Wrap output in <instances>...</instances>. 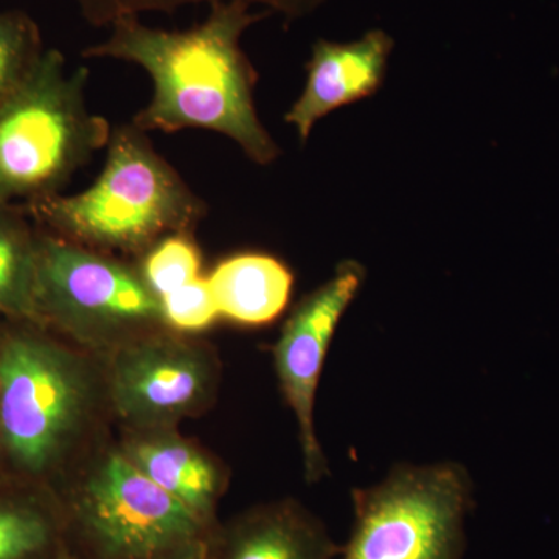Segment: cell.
Masks as SVG:
<instances>
[{"label":"cell","mask_w":559,"mask_h":559,"mask_svg":"<svg viewBox=\"0 0 559 559\" xmlns=\"http://www.w3.org/2000/svg\"><path fill=\"white\" fill-rule=\"evenodd\" d=\"M270 16L246 2L210 5L205 20L187 31H164L140 17H121L108 38L83 50L84 58L131 62L148 73L153 97L135 114L140 130L165 134L205 130L237 143L249 160L271 165L280 148L257 114V70L241 47L250 25Z\"/></svg>","instance_id":"cell-1"},{"label":"cell","mask_w":559,"mask_h":559,"mask_svg":"<svg viewBox=\"0 0 559 559\" xmlns=\"http://www.w3.org/2000/svg\"><path fill=\"white\" fill-rule=\"evenodd\" d=\"M21 207L40 230L106 253H145L168 235L193 234L207 215L205 202L132 121L112 128L91 187Z\"/></svg>","instance_id":"cell-2"},{"label":"cell","mask_w":559,"mask_h":559,"mask_svg":"<svg viewBox=\"0 0 559 559\" xmlns=\"http://www.w3.org/2000/svg\"><path fill=\"white\" fill-rule=\"evenodd\" d=\"M90 69L69 70L46 49L0 103V204L25 205L60 194L108 145L112 124L86 100Z\"/></svg>","instance_id":"cell-3"},{"label":"cell","mask_w":559,"mask_h":559,"mask_svg":"<svg viewBox=\"0 0 559 559\" xmlns=\"http://www.w3.org/2000/svg\"><path fill=\"white\" fill-rule=\"evenodd\" d=\"M39 326L13 322L0 333V452L32 479L66 457L94 399L86 362Z\"/></svg>","instance_id":"cell-4"},{"label":"cell","mask_w":559,"mask_h":559,"mask_svg":"<svg viewBox=\"0 0 559 559\" xmlns=\"http://www.w3.org/2000/svg\"><path fill=\"white\" fill-rule=\"evenodd\" d=\"M60 509L73 559H204L215 527L119 452L103 459Z\"/></svg>","instance_id":"cell-5"},{"label":"cell","mask_w":559,"mask_h":559,"mask_svg":"<svg viewBox=\"0 0 559 559\" xmlns=\"http://www.w3.org/2000/svg\"><path fill=\"white\" fill-rule=\"evenodd\" d=\"M35 308L38 325L92 347H120L165 325L160 299L139 270L40 229Z\"/></svg>","instance_id":"cell-6"},{"label":"cell","mask_w":559,"mask_h":559,"mask_svg":"<svg viewBox=\"0 0 559 559\" xmlns=\"http://www.w3.org/2000/svg\"><path fill=\"white\" fill-rule=\"evenodd\" d=\"M353 520L340 559H462L473 481L454 462L400 465L353 489Z\"/></svg>","instance_id":"cell-7"},{"label":"cell","mask_w":559,"mask_h":559,"mask_svg":"<svg viewBox=\"0 0 559 559\" xmlns=\"http://www.w3.org/2000/svg\"><path fill=\"white\" fill-rule=\"evenodd\" d=\"M366 270L355 260H344L329 282L307 294L283 323L272 347L275 373L286 403L299 426L308 481L329 473L314 429V403L326 355L341 319L356 299Z\"/></svg>","instance_id":"cell-8"},{"label":"cell","mask_w":559,"mask_h":559,"mask_svg":"<svg viewBox=\"0 0 559 559\" xmlns=\"http://www.w3.org/2000/svg\"><path fill=\"white\" fill-rule=\"evenodd\" d=\"M215 367L197 345L154 333L120 345L109 369L114 409L132 428L159 430L207 404Z\"/></svg>","instance_id":"cell-9"},{"label":"cell","mask_w":559,"mask_h":559,"mask_svg":"<svg viewBox=\"0 0 559 559\" xmlns=\"http://www.w3.org/2000/svg\"><path fill=\"white\" fill-rule=\"evenodd\" d=\"M392 49V38L382 31L366 33L353 43L319 39L312 46L305 90L285 116L301 142H307L316 123L333 110L377 94Z\"/></svg>","instance_id":"cell-10"},{"label":"cell","mask_w":559,"mask_h":559,"mask_svg":"<svg viewBox=\"0 0 559 559\" xmlns=\"http://www.w3.org/2000/svg\"><path fill=\"white\" fill-rule=\"evenodd\" d=\"M340 551L314 514L282 500L215 525L204 559H336Z\"/></svg>","instance_id":"cell-11"},{"label":"cell","mask_w":559,"mask_h":559,"mask_svg":"<svg viewBox=\"0 0 559 559\" xmlns=\"http://www.w3.org/2000/svg\"><path fill=\"white\" fill-rule=\"evenodd\" d=\"M207 278L219 319L249 329L275 322L288 307L294 289L288 264L264 252L227 257Z\"/></svg>","instance_id":"cell-12"},{"label":"cell","mask_w":559,"mask_h":559,"mask_svg":"<svg viewBox=\"0 0 559 559\" xmlns=\"http://www.w3.org/2000/svg\"><path fill=\"white\" fill-rule=\"evenodd\" d=\"M145 432L121 454L205 524L215 525V507L223 492V476L216 466L200 450L164 429Z\"/></svg>","instance_id":"cell-13"},{"label":"cell","mask_w":559,"mask_h":559,"mask_svg":"<svg viewBox=\"0 0 559 559\" xmlns=\"http://www.w3.org/2000/svg\"><path fill=\"white\" fill-rule=\"evenodd\" d=\"M16 204H0V323L32 322L35 308L38 230Z\"/></svg>","instance_id":"cell-14"},{"label":"cell","mask_w":559,"mask_h":559,"mask_svg":"<svg viewBox=\"0 0 559 559\" xmlns=\"http://www.w3.org/2000/svg\"><path fill=\"white\" fill-rule=\"evenodd\" d=\"M64 550L60 502L0 495V559H55Z\"/></svg>","instance_id":"cell-15"},{"label":"cell","mask_w":559,"mask_h":559,"mask_svg":"<svg viewBox=\"0 0 559 559\" xmlns=\"http://www.w3.org/2000/svg\"><path fill=\"white\" fill-rule=\"evenodd\" d=\"M83 20L95 27H110L121 17H140L143 13H175L183 7L201 3L231 2V0H70ZM250 7H261L267 13H277L294 21L318 10L326 0H238Z\"/></svg>","instance_id":"cell-16"},{"label":"cell","mask_w":559,"mask_h":559,"mask_svg":"<svg viewBox=\"0 0 559 559\" xmlns=\"http://www.w3.org/2000/svg\"><path fill=\"white\" fill-rule=\"evenodd\" d=\"M191 235H168L143 253L140 275L159 299L201 277V252Z\"/></svg>","instance_id":"cell-17"},{"label":"cell","mask_w":559,"mask_h":559,"mask_svg":"<svg viewBox=\"0 0 559 559\" xmlns=\"http://www.w3.org/2000/svg\"><path fill=\"white\" fill-rule=\"evenodd\" d=\"M44 50L38 24L27 13L0 10V103L16 90Z\"/></svg>","instance_id":"cell-18"},{"label":"cell","mask_w":559,"mask_h":559,"mask_svg":"<svg viewBox=\"0 0 559 559\" xmlns=\"http://www.w3.org/2000/svg\"><path fill=\"white\" fill-rule=\"evenodd\" d=\"M165 325L183 333H194L212 326L219 319L209 278L193 280L160 299Z\"/></svg>","instance_id":"cell-19"},{"label":"cell","mask_w":559,"mask_h":559,"mask_svg":"<svg viewBox=\"0 0 559 559\" xmlns=\"http://www.w3.org/2000/svg\"><path fill=\"white\" fill-rule=\"evenodd\" d=\"M55 559H73L72 557H70V555L68 554V551L66 550H62L60 555H58L57 558Z\"/></svg>","instance_id":"cell-20"}]
</instances>
